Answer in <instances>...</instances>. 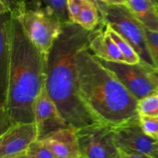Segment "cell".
<instances>
[{
  "label": "cell",
  "mask_w": 158,
  "mask_h": 158,
  "mask_svg": "<svg viewBox=\"0 0 158 158\" xmlns=\"http://www.w3.org/2000/svg\"><path fill=\"white\" fill-rule=\"evenodd\" d=\"M91 32L73 23L63 24L62 31L46 56V88L62 117L70 127L97 123L78 94L77 54L89 46Z\"/></svg>",
  "instance_id": "cell-1"
},
{
  "label": "cell",
  "mask_w": 158,
  "mask_h": 158,
  "mask_svg": "<svg viewBox=\"0 0 158 158\" xmlns=\"http://www.w3.org/2000/svg\"><path fill=\"white\" fill-rule=\"evenodd\" d=\"M46 56L12 18V51L7 93L0 106L1 134L19 123H35L34 101L46 84Z\"/></svg>",
  "instance_id": "cell-2"
},
{
  "label": "cell",
  "mask_w": 158,
  "mask_h": 158,
  "mask_svg": "<svg viewBox=\"0 0 158 158\" xmlns=\"http://www.w3.org/2000/svg\"><path fill=\"white\" fill-rule=\"evenodd\" d=\"M76 59L79 97L97 121L114 127L138 117V100L89 46L79 51Z\"/></svg>",
  "instance_id": "cell-3"
},
{
  "label": "cell",
  "mask_w": 158,
  "mask_h": 158,
  "mask_svg": "<svg viewBox=\"0 0 158 158\" xmlns=\"http://www.w3.org/2000/svg\"><path fill=\"white\" fill-rule=\"evenodd\" d=\"M97 5L103 23L115 29L132 45L140 56V63L156 68L148 46L145 27L129 8L126 5H107L100 1Z\"/></svg>",
  "instance_id": "cell-4"
},
{
  "label": "cell",
  "mask_w": 158,
  "mask_h": 158,
  "mask_svg": "<svg viewBox=\"0 0 158 158\" xmlns=\"http://www.w3.org/2000/svg\"><path fill=\"white\" fill-rule=\"evenodd\" d=\"M18 19L32 44L47 55L61 32V21L55 15L38 9H27Z\"/></svg>",
  "instance_id": "cell-5"
},
{
  "label": "cell",
  "mask_w": 158,
  "mask_h": 158,
  "mask_svg": "<svg viewBox=\"0 0 158 158\" xmlns=\"http://www.w3.org/2000/svg\"><path fill=\"white\" fill-rule=\"evenodd\" d=\"M98 60L119 79L137 100L158 92V78L151 72V66L142 63L129 64L123 62Z\"/></svg>",
  "instance_id": "cell-6"
},
{
  "label": "cell",
  "mask_w": 158,
  "mask_h": 158,
  "mask_svg": "<svg viewBox=\"0 0 158 158\" xmlns=\"http://www.w3.org/2000/svg\"><path fill=\"white\" fill-rule=\"evenodd\" d=\"M77 135L84 158H120L113 126L97 122L77 129Z\"/></svg>",
  "instance_id": "cell-7"
},
{
  "label": "cell",
  "mask_w": 158,
  "mask_h": 158,
  "mask_svg": "<svg viewBox=\"0 0 158 158\" xmlns=\"http://www.w3.org/2000/svg\"><path fill=\"white\" fill-rule=\"evenodd\" d=\"M117 147L127 153H139L152 155L158 149V140L143 132L140 117L113 127Z\"/></svg>",
  "instance_id": "cell-8"
},
{
  "label": "cell",
  "mask_w": 158,
  "mask_h": 158,
  "mask_svg": "<svg viewBox=\"0 0 158 158\" xmlns=\"http://www.w3.org/2000/svg\"><path fill=\"white\" fill-rule=\"evenodd\" d=\"M33 111L38 140H43L61 130L70 127L48 94L46 84L34 101Z\"/></svg>",
  "instance_id": "cell-9"
},
{
  "label": "cell",
  "mask_w": 158,
  "mask_h": 158,
  "mask_svg": "<svg viewBox=\"0 0 158 158\" xmlns=\"http://www.w3.org/2000/svg\"><path fill=\"white\" fill-rule=\"evenodd\" d=\"M38 140L35 123H19L9 127L0 137V158H9L26 152Z\"/></svg>",
  "instance_id": "cell-10"
},
{
  "label": "cell",
  "mask_w": 158,
  "mask_h": 158,
  "mask_svg": "<svg viewBox=\"0 0 158 158\" xmlns=\"http://www.w3.org/2000/svg\"><path fill=\"white\" fill-rule=\"evenodd\" d=\"M0 106L4 103L7 93L12 51V17L9 13H0Z\"/></svg>",
  "instance_id": "cell-11"
},
{
  "label": "cell",
  "mask_w": 158,
  "mask_h": 158,
  "mask_svg": "<svg viewBox=\"0 0 158 158\" xmlns=\"http://www.w3.org/2000/svg\"><path fill=\"white\" fill-rule=\"evenodd\" d=\"M41 141L57 158H77L82 156L76 128L61 130Z\"/></svg>",
  "instance_id": "cell-12"
},
{
  "label": "cell",
  "mask_w": 158,
  "mask_h": 158,
  "mask_svg": "<svg viewBox=\"0 0 158 158\" xmlns=\"http://www.w3.org/2000/svg\"><path fill=\"white\" fill-rule=\"evenodd\" d=\"M89 49L100 60L125 63L124 57L119 50L117 44L105 30L103 20L101 24L91 32L89 39Z\"/></svg>",
  "instance_id": "cell-13"
},
{
  "label": "cell",
  "mask_w": 158,
  "mask_h": 158,
  "mask_svg": "<svg viewBox=\"0 0 158 158\" xmlns=\"http://www.w3.org/2000/svg\"><path fill=\"white\" fill-rule=\"evenodd\" d=\"M127 6L146 29L158 32L157 7L149 0H127Z\"/></svg>",
  "instance_id": "cell-14"
},
{
  "label": "cell",
  "mask_w": 158,
  "mask_h": 158,
  "mask_svg": "<svg viewBox=\"0 0 158 158\" xmlns=\"http://www.w3.org/2000/svg\"><path fill=\"white\" fill-rule=\"evenodd\" d=\"M43 10L56 16L63 24L70 23L67 0H30L29 9Z\"/></svg>",
  "instance_id": "cell-15"
},
{
  "label": "cell",
  "mask_w": 158,
  "mask_h": 158,
  "mask_svg": "<svg viewBox=\"0 0 158 158\" xmlns=\"http://www.w3.org/2000/svg\"><path fill=\"white\" fill-rule=\"evenodd\" d=\"M101 23V15L97 5L90 0H83V8L77 24L83 29L92 32Z\"/></svg>",
  "instance_id": "cell-16"
},
{
  "label": "cell",
  "mask_w": 158,
  "mask_h": 158,
  "mask_svg": "<svg viewBox=\"0 0 158 158\" xmlns=\"http://www.w3.org/2000/svg\"><path fill=\"white\" fill-rule=\"evenodd\" d=\"M104 28L105 30L115 42L119 50L124 57L125 63H129V64H137V63H140V56L133 47L132 45L124 37L122 36L118 32H117L109 25L104 23Z\"/></svg>",
  "instance_id": "cell-17"
},
{
  "label": "cell",
  "mask_w": 158,
  "mask_h": 158,
  "mask_svg": "<svg viewBox=\"0 0 158 158\" xmlns=\"http://www.w3.org/2000/svg\"><path fill=\"white\" fill-rule=\"evenodd\" d=\"M30 0H0V13H9L19 19L29 9Z\"/></svg>",
  "instance_id": "cell-18"
},
{
  "label": "cell",
  "mask_w": 158,
  "mask_h": 158,
  "mask_svg": "<svg viewBox=\"0 0 158 158\" xmlns=\"http://www.w3.org/2000/svg\"><path fill=\"white\" fill-rule=\"evenodd\" d=\"M137 111L139 116L158 117V92L138 100Z\"/></svg>",
  "instance_id": "cell-19"
},
{
  "label": "cell",
  "mask_w": 158,
  "mask_h": 158,
  "mask_svg": "<svg viewBox=\"0 0 158 158\" xmlns=\"http://www.w3.org/2000/svg\"><path fill=\"white\" fill-rule=\"evenodd\" d=\"M143 132L149 137L158 140V117L139 116Z\"/></svg>",
  "instance_id": "cell-20"
},
{
  "label": "cell",
  "mask_w": 158,
  "mask_h": 158,
  "mask_svg": "<svg viewBox=\"0 0 158 158\" xmlns=\"http://www.w3.org/2000/svg\"><path fill=\"white\" fill-rule=\"evenodd\" d=\"M28 153L34 158H57L41 140H35L30 145Z\"/></svg>",
  "instance_id": "cell-21"
},
{
  "label": "cell",
  "mask_w": 158,
  "mask_h": 158,
  "mask_svg": "<svg viewBox=\"0 0 158 158\" xmlns=\"http://www.w3.org/2000/svg\"><path fill=\"white\" fill-rule=\"evenodd\" d=\"M145 30L151 56L155 63L156 68L158 69V32L149 30L146 28Z\"/></svg>",
  "instance_id": "cell-22"
},
{
  "label": "cell",
  "mask_w": 158,
  "mask_h": 158,
  "mask_svg": "<svg viewBox=\"0 0 158 158\" xmlns=\"http://www.w3.org/2000/svg\"><path fill=\"white\" fill-rule=\"evenodd\" d=\"M83 5V0H67V10L71 23H78Z\"/></svg>",
  "instance_id": "cell-23"
},
{
  "label": "cell",
  "mask_w": 158,
  "mask_h": 158,
  "mask_svg": "<svg viewBox=\"0 0 158 158\" xmlns=\"http://www.w3.org/2000/svg\"><path fill=\"white\" fill-rule=\"evenodd\" d=\"M120 158H154L153 156L139 153H127L120 151Z\"/></svg>",
  "instance_id": "cell-24"
},
{
  "label": "cell",
  "mask_w": 158,
  "mask_h": 158,
  "mask_svg": "<svg viewBox=\"0 0 158 158\" xmlns=\"http://www.w3.org/2000/svg\"><path fill=\"white\" fill-rule=\"evenodd\" d=\"M99 1L104 2L107 5H127V0H99Z\"/></svg>",
  "instance_id": "cell-25"
},
{
  "label": "cell",
  "mask_w": 158,
  "mask_h": 158,
  "mask_svg": "<svg viewBox=\"0 0 158 158\" xmlns=\"http://www.w3.org/2000/svg\"><path fill=\"white\" fill-rule=\"evenodd\" d=\"M9 158H34V157H32L30 154H29L28 151H26V152L23 153V154H18V155L13 156V157H9Z\"/></svg>",
  "instance_id": "cell-26"
},
{
  "label": "cell",
  "mask_w": 158,
  "mask_h": 158,
  "mask_svg": "<svg viewBox=\"0 0 158 158\" xmlns=\"http://www.w3.org/2000/svg\"><path fill=\"white\" fill-rule=\"evenodd\" d=\"M151 70L154 75L158 78V69L157 68H154V67H151Z\"/></svg>",
  "instance_id": "cell-27"
},
{
  "label": "cell",
  "mask_w": 158,
  "mask_h": 158,
  "mask_svg": "<svg viewBox=\"0 0 158 158\" xmlns=\"http://www.w3.org/2000/svg\"><path fill=\"white\" fill-rule=\"evenodd\" d=\"M151 156H153L154 158H158V149L156 150V151L153 153V154Z\"/></svg>",
  "instance_id": "cell-28"
},
{
  "label": "cell",
  "mask_w": 158,
  "mask_h": 158,
  "mask_svg": "<svg viewBox=\"0 0 158 158\" xmlns=\"http://www.w3.org/2000/svg\"><path fill=\"white\" fill-rule=\"evenodd\" d=\"M150 2H151L152 3H154L157 7H158V0H149Z\"/></svg>",
  "instance_id": "cell-29"
},
{
  "label": "cell",
  "mask_w": 158,
  "mask_h": 158,
  "mask_svg": "<svg viewBox=\"0 0 158 158\" xmlns=\"http://www.w3.org/2000/svg\"><path fill=\"white\" fill-rule=\"evenodd\" d=\"M90 1H92V2H95L96 4H97V2H98V1L99 0H90Z\"/></svg>",
  "instance_id": "cell-30"
},
{
  "label": "cell",
  "mask_w": 158,
  "mask_h": 158,
  "mask_svg": "<svg viewBox=\"0 0 158 158\" xmlns=\"http://www.w3.org/2000/svg\"><path fill=\"white\" fill-rule=\"evenodd\" d=\"M77 158H84L83 157V156H80V157H77Z\"/></svg>",
  "instance_id": "cell-31"
},
{
  "label": "cell",
  "mask_w": 158,
  "mask_h": 158,
  "mask_svg": "<svg viewBox=\"0 0 158 158\" xmlns=\"http://www.w3.org/2000/svg\"><path fill=\"white\" fill-rule=\"evenodd\" d=\"M157 10H158V7H157Z\"/></svg>",
  "instance_id": "cell-32"
}]
</instances>
